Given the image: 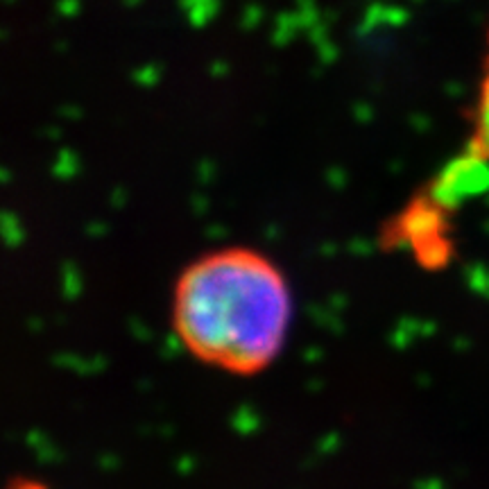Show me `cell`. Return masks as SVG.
<instances>
[{
    "label": "cell",
    "instance_id": "obj_1",
    "mask_svg": "<svg viewBox=\"0 0 489 489\" xmlns=\"http://www.w3.org/2000/svg\"><path fill=\"white\" fill-rule=\"evenodd\" d=\"M290 288L256 249L227 247L199 256L177 279L173 329L199 362L236 376L270 367L290 326Z\"/></svg>",
    "mask_w": 489,
    "mask_h": 489
},
{
    "label": "cell",
    "instance_id": "obj_2",
    "mask_svg": "<svg viewBox=\"0 0 489 489\" xmlns=\"http://www.w3.org/2000/svg\"><path fill=\"white\" fill-rule=\"evenodd\" d=\"M401 238L408 240L428 265H442L449 261L451 242L447 238V225L435 202H414L401 218Z\"/></svg>",
    "mask_w": 489,
    "mask_h": 489
},
{
    "label": "cell",
    "instance_id": "obj_3",
    "mask_svg": "<svg viewBox=\"0 0 489 489\" xmlns=\"http://www.w3.org/2000/svg\"><path fill=\"white\" fill-rule=\"evenodd\" d=\"M469 157L480 163L489 161V50L485 59V73L480 82V93L473 109V134L469 143Z\"/></svg>",
    "mask_w": 489,
    "mask_h": 489
},
{
    "label": "cell",
    "instance_id": "obj_4",
    "mask_svg": "<svg viewBox=\"0 0 489 489\" xmlns=\"http://www.w3.org/2000/svg\"><path fill=\"white\" fill-rule=\"evenodd\" d=\"M18 489H43V487L34 485V483H18Z\"/></svg>",
    "mask_w": 489,
    "mask_h": 489
}]
</instances>
